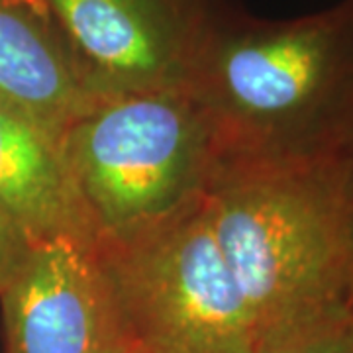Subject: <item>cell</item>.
I'll list each match as a JSON object with an SVG mask.
<instances>
[{
	"label": "cell",
	"instance_id": "obj_1",
	"mask_svg": "<svg viewBox=\"0 0 353 353\" xmlns=\"http://www.w3.org/2000/svg\"><path fill=\"white\" fill-rule=\"evenodd\" d=\"M185 88L218 167L326 163L353 130V0L294 20L228 8Z\"/></svg>",
	"mask_w": 353,
	"mask_h": 353
},
{
	"label": "cell",
	"instance_id": "obj_2",
	"mask_svg": "<svg viewBox=\"0 0 353 353\" xmlns=\"http://www.w3.org/2000/svg\"><path fill=\"white\" fill-rule=\"evenodd\" d=\"M206 204L252 318L257 353L289 330L347 306L353 240L330 161L218 167Z\"/></svg>",
	"mask_w": 353,
	"mask_h": 353
},
{
	"label": "cell",
	"instance_id": "obj_3",
	"mask_svg": "<svg viewBox=\"0 0 353 353\" xmlns=\"http://www.w3.org/2000/svg\"><path fill=\"white\" fill-rule=\"evenodd\" d=\"M97 245L134 240L202 201L218 171L187 88L99 99L59 138Z\"/></svg>",
	"mask_w": 353,
	"mask_h": 353
},
{
	"label": "cell",
	"instance_id": "obj_4",
	"mask_svg": "<svg viewBox=\"0 0 353 353\" xmlns=\"http://www.w3.org/2000/svg\"><path fill=\"white\" fill-rule=\"evenodd\" d=\"M92 250L134 353H257L206 196L134 240Z\"/></svg>",
	"mask_w": 353,
	"mask_h": 353
},
{
	"label": "cell",
	"instance_id": "obj_5",
	"mask_svg": "<svg viewBox=\"0 0 353 353\" xmlns=\"http://www.w3.org/2000/svg\"><path fill=\"white\" fill-rule=\"evenodd\" d=\"M90 101L185 88L224 0H41Z\"/></svg>",
	"mask_w": 353,
	"mask_h": 353
},
{
	"label": "cell",
	"instance_id": "obj_6",
	"mask_svg": "<svg viewBox=\"0 0 353 353\" xmlns=\"http://www.w3.org/2000/svg\"><path fill=\"white\" fill-rule=\"evenodd\" d=\"M2 353H134L92 248L34 245L0 292Z\"/></svg>",
	"mask_w": 353,
	"mask_h": 353
},
{
	"label": "cell",
	"instance_id": "obj_7",
	"mask_svg": "<svg viewBox=\"0 0 353 353\" xmlns=\"http://www.w3.org/2000/svg\"><path fill=\"white\" fill-rule=\"evenodd\" d=\"M0 204L34 245L73 241L94 248L59 139L2 101Z\"/></svg>",
	"mask_w": 353,
	"mask_h": 353
},
{
	"label": "cell",
	"instance_id": "obj_8",
	"mask_svg": "<svg viewBox=\"0 0 353 353\" xmlns=\"http://www.w3.org/2000/svg\"><path fill=\"white\" fill-rule=\"evenodd\" d=\"M0 101L57 139L92 102L41 0H0Z\"/></svg>",
	"mask_w": 353,
	"mask_h": 353
},
{
	"label": "cell",
	"instance_id": "obj_9",
	"mask_svg": "<svg viewBox=\"0 0 353 353\" xmlns=\"http://www.w3.org/2000/svg\"><path fill=\"white\" fill-rule=\"evenodd\" d=\"M259 353H353V312L350 304L289 330L267 343Z\"/></svg>",
	"mask_w": 353,
	"mask_h": 353
},
{
	"label": "cell",
	"instance_id": "obj_10",
	"mask_svg": "<svg viewBox=\"0 0 353 353\" xmlns=\"http://www.w3.org/2000/svg\"><path fill=\"white\" fill-rule=\"evenodd\" d=\"M34 243L0 204V292L24 265Z\"/></svg>",
	"mask_w": 353,
	"mask_h": 353
},
{
	"label": "cell",
	"instance_id": "obj_11",
	"mask_svg": "<svg viewBox=\"0 0 353 353\" xmlns=\"http://www.w3.org/2000/svg\"><path fill=\"white\" fill-rule=\"evenodd\" d=\"M330 167L336 179V187L340 192L341 206L347 218V226L353 240V130L341 143L338 153L330 159Z\"/></svg>",
	"mask_w": 353,
	"mask_h": 353
},
{
	"label": "cell",
	"instance_id": "obj_12",
	"mask_svg": "<svg viewBox=\"0 0 353 353\" xmlns=\"http://www.w3.org/2000/svg\"><path fill=\"white\" fill-rule=\"evenodd\" d=\"M350 308H352V312H353V287H352V292H350Z\"/></svg>",
	"mask_w": 353,
	"mask_h": 353
}]
</instances>
